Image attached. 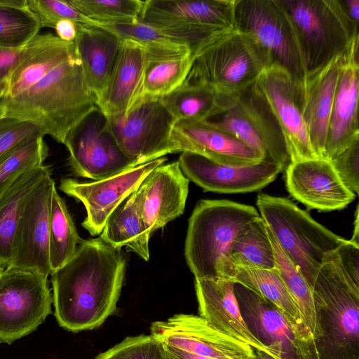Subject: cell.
Instances as JSON below:
<instances>
[{
    "label": "cell",
    "instance_id": "d6a6232c",
    "mask_svg": "<svg viewBox=\"0 0 359 359\" xmlns=\"http://www.w3.org/2000/svg\"><path fill=\"white\" fill-rule=\"evenodd\" d=\"M231 97L207 86L184 81L161 99L176 121H203L223 111Z\"/></svg>",
    "mask_w": 359,
    "mask_h": 359
},
{
    "label": "cell",
    "instance_id": "d590c367",
    "mask_svg": "<svg viewBox=\"0 0 359 359\" xmlns=\"http://www.w3.org/2000/svg\"><path fill=\"white\" fill-rule=\"evenodd\" d=\"M82 241L65 201L55 187L52 194L49 220L51 272L62 267L73 257Z\"/></svg>",
    "mask_w": 359,
    "mask_h": 359
},
{
    "label": "cell",
    "instance_id": "3957f363",
    "mask_svg": "<svg viewBox=\"0 0 359 359\" xmlns=\"http://www.w3.org/2000/svg\"><path fill=\"white\" fill-rule=\"evenodd\" d=\"M334 252L311 286L318 332L316 349L318 359H359V287L345 275Z\"/></svg>",
    "mask_w": 359,
    "mask_h": 359
},
{
    "label": "cell",
    "instance_id": "4fadbf2b",
    "mask_svg": "<svg viewBox=\"0 0 359 359\" xmlns=\"http://www.w3.org/2000/svg\"><path fill=\"white\" fill-rule=\"evenodd\" d=\"M63 144L69 165L79 177L100 180L136 166L118 145L98 107L71 128Z\"/></svg>",
    "mask_w": 359,
    "mask_h": 359
},
{
    "label": "cell",
    "instance_id": "8fae6325",
    "mask_svg": "<svg viewBox=\"0 0 359 359\" xmlns=\"http://www.w3.org/2000/svg\"><path fill=\"white\" fill-rule=\"evenodd\" d=\"M48 276L8 266L0 273V343L35 331L52 313Z\"/></svg>",
    "mask_w": 359,
    "mask_h": 359
},
{
    "label": "cell",
    "instance_id": "836d02e7",
    "mask_svg": "<svg viewBox=\"0 0 359 359\" xmlns=\"http://www.w3.org/2000/svg\"><path fill=\"white\" fill-rule=\"evenodd\" d=\"M193 60L192 53L173 57L147 56L142 81L130 107L144 98L162 97L178 88L186 79Z\"/></svg>",
    "mask_w": 359,
    "mask_h": 359
},
{
    "label": "cell",
    "instance_id": "7402d4cb",
    "mask_svg": "<svg viewBox=\"0 0 359 359\" xmlns=\"http://www.w3.org/2000/svg\"><path fill=\"white\" fill-rule=\"evenodd\" d=\"M170 142L172 154L190 151L226 165L248 166L264 160L233 135L201 121H176Z\"/></svg>",
    "mask_w": 359,
    "mask_h": 359
},
{
    "label": "cell",
    "instance_id": "cb8c5ba5",
    "mask_svg": "<svg viewBox=\"0 0 359 359\" xmlns=\"http://www.w3.org/2000/svg\"><path fill=\"white\" fill-rule=\"evenodd\" d=\"M234 284L223 277L195 278L198 316L222 333L278 359L248 329L239 309Z\"/></svg>",
    "mask_w": 359,
    "mask_h": 359
},
{
    "label": "cell",
    "instance_id": "f5cc1de1",
    "mask_svg": "<svg viewBox=\"0 0 359 359\" xmlns=\"http://www.w3.org/2000/svg\"></svg>",
    "mask_w": 359,
    "mask_h": 359
},
{
    "label": "cell",
    "instance_id": "1f68e13d",
    "mask_svg": "<svg viewBox=\"0 0 359 359\" xmlns=\"http://www.w3.org/2000/svg\"><path fill=\"white\" fill-rule=\"evenodd\" d=\"M229 266L275 268L273 250L266 224L260 216L246 224L234 238L217 266V274L220 269Z\"/></svg>",
    "mask_w": 359,
    "mask_h": 359
},
{
    "label": "cell",
    "instance_id": "ab89813d",
    "mask_svg": "<svg viewBox=\"0 0 359 359\" xmlns=\"http://www.w3.org/2000/svg\"><path fill=\"white\" fill-rule=\"evenodd\" d=\"M83 16L95 23H121L139 21L144 1L68 0Z\"/></svg>",
    "mask_w": 359,
    "mask_h": 359
},
{
    "label": "cell",
    "instance_id": "8d00e7d4",
    "mask_svg": "<svg viewBox=\"0 0 359 359\" xmlns=\"http://www.w3.org/2000/svg\"><path fill=\"white\" fill-rule=\"evenodd\" d=\"M274 253L275 269L297 304L314 342L318 337L311 288L308 282L283 251L273 233L266 224Z\"/></svg>",
    "mask_w": 359,
    "mask_h": 359
},
{
    "label": "cell",
    "instance_id": "484cf974",
    "mask_svg": "<svg viewBox=\"0 0 359 359\" xmlns=\"http://www.w3.org/2000/svg\"><path fill=\"white\" fill-rule=\"evenodd\" d=\"M74 41L86 82L97 102L102 97L116 63L122 40L95 25H76Z\"/></svg>",
    "mask_w": 359,
    "mask_h": 359
},
{
    "label": "cell",
    "instance_id": "681fc988",
    "mask_svg": "<svg viewBox=\"0 0 359 359\" xmlns=\"http://www.w3.org/2000/svg\"><path fill=\"white\" fill-rule=\"evenodd\" d=\"M355 221H354V230L353 235L351 239L350 240L351 242L359 245V229H358V208L357 207L355 214Z\"/></svg>",
    "mask_w": 359,
    "mask_h": 359
},
{
    "label": "cell",
    "instance_id": "b9f144b4",
    "mask_svg": "<svg viewBox=\"0 0 359 359\" xmlns=\"http://www.w3.org/2000/svg\"><path fill=\"white\" fill-rule=\"evenodd\" d=\"M29 10L38 20L41 28H55L62 20H68L76 25H93L67 1L27 0Z\"/></svg>",
    "mask_w": 359,
    "mask_h": 359
},
{
    "label": "cell",
    "instance_id": "52a82bcc",
    "mask_svg": "<svg viewBox=\"0 0 359 359\" xmlns=\"http://www.w3.org/2000/svg\"><path fill=\"white\" fill-rule=\"evenodd\" d=\"M259 216L252 205L228 200H200L189 219L184 245L186 262L195 278L217 277V266L234 238Z\"/></svg>",
    "mask_w": 359,
    "mask_h": 359
},
{
    "label": "cell",
    "instance_id": "30bf717a",
    "mask_svg": "<svg viewBox=\"0 0 359 359\" xmlns=\"http://www.w3.org/2000/svg\"><path fill=\"white\" fill-rule=\"evenodd\" d=\"M236 30L252 38L267 55L271 65L286 71L301 84L306 76L293 30L276 0H234Z\"/></svg>",
    "mask_w": 359,
    "mask_h": 359
},
{
    "label": "cell",
    "instance_id": "ee69618b",
    "mask_svg": "<svg viewBox=\"0 0 359 359\" xmlns=\"http://www.w3.org/2000/svg\"><path fill=\"white\" fill-rule=\"evenodd\" d=\"M334 253L345 275L359 287V245L347 240Z\"/></svg>",
    "mask_w": 359,
    "mask_h": 359
},
{
    "label": "cell",
    "instance_id": "ba28073f",
    "mask_svg": "<svg viewBox=\"0 0 359 359\" xmlns=\"http://www.w3.org/2000/svg\"><path fill=\"white\" fill-rule=\"evenodd\" d=\"M201 122L233 135L284 170L290 163L278 122L255 83L231 97L223 111Z\"/></svg>",
    "mask_w": 359,
    "mask_h": 359
},
{
    "label": "cell",
    "instance_id": "8992f818",
    "mask_svg": "<svg viewBox=\"0 0 359 359\" xmlns=\"http://www.w3.org/2000/svg\"><path fill=\"white\" fill-rule=\"evenodd\" d=\"M296 38L306 74L341 55L359 38L340 0H276Z\"/></svg>",
    "mask_w": 359,
    "mask_h": 359
},
{
    "label": "cell",
    "instance_id": "c3c4849f",
    "mask_svg": "<svg viewBox=\"0 0 359 359\" xmlns=\"http://www.w3.org/2000/svg\"><path fill=\"white\" fill-rule=\"evenodd\" d=\"M341 6L353 24L359 27V0H340Z\"/></svg>",
    "mask_w": 359,
    "mask_h": 359
},
{
    "label": "cell",
    "instance_id": "816d5d0a",
    "mask_svg": "<svg viewBox=\"0 0 359 359\" xmlns=\"http://www.w3.org/2000/svg\"><path fill=\"white\" fill-rule=\"evenodd\" d=\"M3 269H4L0 266V273L3 271Z\"/></svg>",
    "mask_w": 359,
    "mask_h": 359
},
{
    "label": "cell",
    "instance_id": "f907efd6",
    "mask_svg": "<svg viewBox=\"0 0 359 359\" xmlns=\"http://www.w3.org/2000/svg\"><path fill=\"white\" fill-rule=\"evenodd\" d=\"M256 353L258 359H276L271 356L270 355L264 353V351L256 350Z\"/></svg>",
    "mask_w": 359,
    "mask_h": 359
},
{
    "label": "cell",
    "instance_id": "60d3db41",
    "mask_svg": "<svg viewBox=\"0 0 359 359\" xmlns=\"http://www.w3.org/2000/svg\"><path fill=\"white\" fill-rule=\"evenodd\" d=\"M95 359H164L161 342L151 334L126 338Z\"/></svg>",
    "mask_w": 359,
    "mask_h": 359
},
{
    "label": "cell",
    "instance_id": "e575fe53",
    "mask_svg": "<svg viewBox=\"0 0 359 359\" xmlns=\"http://www.w3.org/2000/svg\"><path fill=\"white\" fill-rule=\"evenodd\" d=\"M94 25L112 32L121 40H130L141 45L150 57H173L192 53L185 43L140 21Z\"/></svg>",
    "mask_w": 359,
    "mask_h": 359
},
{
    "label": "cell",
    "instance_id": "5b68a950",
    "mask_svg": "<svg viewBox=\"0 0 359 359\" xmlns=\"http://www.w3.org/2000/svg\"><path fill=\"white\" fill-rule=\"evenodd\" d=\"M256 204L283 251L311 287L327 257L347 240L286 198L260 194Z\"/></svg>",
    "mask_w": 359,
    "mask_h": 359
},
{
    "label": "cell",
    "instance_id": "ac0fdd59",
    "mask_svg": "<svg viewBox=\"0 0 359 359\" xmlns=\"http://www.w3.org/2000/svg\"><path fill=\"white\" fill-rule=\"evenodd\" d=\"M151 334L190 353L216 359H258L256 349L212 327L199 316L175 314L155 321Z\"/></svg>",
    "mask_w": 359,
    "mask_h": 359
},
{
    "label": "cell",
    "instance_id": "4316f807",
    "mask_svg": "<svg viewBox=\"0 0 359 359\" xmlns=\"http://www.w3.org/2000/svg\"><path fill=\"white\" fill-rule=\"evenodd\" d=\"M74 47L52 34H37L22 47L0 102L27 89L65 59Z\"/></svg>",
    "mask_w": 359,
    "mask_h": 359
},
{
    "label": "cell",
    "instance_id": "277c9868",
    "mask_svg": "<svg viewBox=\"0 0 359 359\" xmlns=\"http://www.w3.org/2000/svg\"><path fill=\"white\" fill-rule=\"evenodd\" d=\"M193 55L184 82L207 86L226 97L235 96L252 86L271 65L256 41L236 29L213 36Z\"/></svg>",
    "mask_w": 359,
    "mask_h": 359
},
{
    "label": "cell",
    "instance_id": "5bb4252c",
    "mask_svg": "<svg viewBox=\"0 0 359 359\" xmlns=\"http://www.w3.org/2000/svg\"><path fill=\"white\" fill-rule=\"evenodd\" d=\"M55 187L50 169L27 196L13 238L9 266L50 276L49 220Z\"/></svg>",
    "mask_w": 359,
    "mask_h": 359
},
{
    "label": "cell",
    "instance_id": "f1b7e54d",
    "mask_svg": "<svg viewBox=\"0 0 359 359\" xmlns=\"http://www.w3.org/2000/svg\"><path fill=\"white\" fill-rule=\"evenodd\" d=\"M217 276L238 283L271 303L304 339L315 345L313 336L306 327L297 304L275 268L229 266L220 269Z\"/></svg>",
    "mask_w": 359,
    "mask_h": 359
},
{
    "label": "cell",
    "instance_id": "44dd1931",
    "mask_svg": "<svg viewBox=\"0 0 359 359\" xmlns=\"http://www.w3.org/2000/svg\"><path fill=\"white\" fill-rule=\"evenodd\" d=\"M189 184L178 161L157 166L142 181L136 194L150 236L184 213Z\"/></svg>",
    "mask_w": 359,
    "mask_h": 359
},
{
    "label": "cell",
    "instance_id": "7bdbcfd3",
    "mask_svg": "<svg viewBox=\"0 0 359 359\" xmlns=\"http://www.w3.org/2000/svg\"><path fill=\"white\" fill-rule=\"evenodd\" d=\"M344 186L355 195L359 193V137L329 159Z\"/></svg>",
    "mask_w": 359,
    "mask_h": 359
},
{
    "label": "cell",
    "instance_id": "6da1fadb",
    "mask_svg": "<svg viewBox=\"0 0 359 359\" xmlns=\"http://www.w3.org/2000/svg\"><path fill=\"white\" fill-rule=\"evenodd\" d=\"M126 259L100 238L83 240L73 257L50 273L55 318L76 332L100 326L116 309Z\"/></svg>",
    "mask_w": 359,
    "mask_h": 359
},
{
    "label": "cell",
    "instance_id": "7dc6e473",
    "mask_svg": "<svg viewBox=\"0 0 359 359\" xmlns=\"http://www.w3.org/2000/svg\"><path fill=\"white\" fill-rule=\"evenodd\" d=\"M57 36L60 39L72 42L76 36V26L73 22L68 20H62L55 26Z\"/></svg>",
    "mask_w": 359,
    "mask_h": 359
},
{
    "label": "cell",
    "instance_id": "e0dca14e",
    "mask_svg": "<svg viewBox=\"0 0 359 359\" xmlns=\"http://www.w3.org/2000/svg\"><path fill=\"white\" fill-rule=\"evenodd\" d=\"M255 86L264 95L282 130L290 162L318 158L303 119L300 84L284 69L270 65Z\"/></svg>",
    "mask_w": 359,
    "mask_h": 359
},
{
    "label": "cell",
    "instance_id": "f546056e",
    "mask_svg": "<svg viewBox=\"0 0 359 359\" xmlns=\"http://www.w3.org/2000/svg\"><path fill=\"white\" fill-rule=\"evenodd\" d=\"M136 191L111 214L100 238L116 250L126 247L128 251L148 261L151 236L142 216Z\"/></svg>",
    "mask_w": 359,
    "mask_h": 359
},
{
    "label": "cell",
    "instance_id": "74e56055",
    "mask_svg": "<svg viewBox=\"0 0 359 359\" xmlns=\"http://www.w3.org/2000/svg\"><path fill=\"white\" fill-rule=\"evenodd\" d=\"M40 29L27 0H0V47L22 48Z\"/></svg>",
    "mask_w": 359,
    "mask_h": 359
},
{
    "label": "cell",
    "instance_id": "2e32d148",
    "mask_svg": "<svg viewBox=\"0 0 359 359\" xmlns=\"http://www.w3.org/2000/svg\"><path fill=\"white\" fill-rule=\"evenodd\" d=\"M166 158L161 157L139 165L112 177L93 182L62 178L59 189L81 201L86 210L82 226L91 235L100 234L114 210L137 190L144 178Z\"/></svg>",
    "mask_w": 359,
    "mask_h": 359
},
{
    "label": "cell",
    "instance_id": "603a6c76",
    "mask_svg": "<svg viewBox=\"0 0 359 359\" xmlns=\"http://www.w3.org/2000/svg\"><path fill=\"white\" fill-rule=\"evenodd\" d=\"M358 41L355 39L344 54L324 147L323 158L327 160L359 137Z\"/></svg>",
    "mask_w": 359,
    "mask_h": 359
},
{
    "label": "cell",
    "instance_id": "d4e9b609",
    "mask_svg": "<svg viewBox=\"0 0 359 359\" xmlns=\"http://www.w3.org/2000/svg\"><path fill=\"white\" fill-rule=\"evenodd\" d=\"M344 54L334 57L325 66L306 74L300 84L302 116L311 144L318 158H323L328 124Z\"/></svg>",
    "mask_w": 359,
    "mask_h": 359
},
{
    "label": "cell",
    "instance_id": "4dcf8cb0",
    "mask_svg": "<svg viewBox=\"0 0 359 359\" xmlns=\"http://www.w3.org/2000/svg\"><path fill=\"white\" fill-rule=\"evenodd\" d=\"M47 165L34 168L18 176L0 193V266H9L13 241L25 202L46 172Z\"/></svg>",
    "mask_w": 359,
    "mask_h": 359
},
{
    "label": "cell",
    "instance_id": "9a60e30c",
    "mask_svg": "<svg viewBox=\"0 0 359 359\" xmlns=\"http://www.w3.org/2000/svg\"><path fill=\"white\" fill-rule=\"evenodd\" d=\"M234 291L248 329L278 359H318L315 345L271 303L238 283Z\"/></svg>",
    "mask_w": 359,
    "mask_h": 359
},
{
    "label": "cell",
    "instance_id": "83f0119b",
    "mask_svg": "<svg viewBox=\"0 0 359 359\" xmlns=\"http://www.w3.org/2000/svg\"><path fill=\"white\" fill-rule=\"evenodd\" d=\"M147 60L146 49L130 40H122L120 50L105 90L97 102L107 116L128 110L140 88Z\"/></svg>",
    "mask_w": 359,
    "mask_h": 359
},
{
    "label": "cell",
    "instance_id": "7c38bea8",
    "mask_svg": "<svg viewBox=\"0 0 359 359\" xmlns=\"http://www.w3.org/2000/svg\"><path fill=\"white\" fill-rule=\"evenodd\" d=\"M107 117L118 145L136 166L172 154L170 139L176 121L161 97L144 98Z\"/></svg>",
    "mask_w": 359,
    "mask_h": 359
},
{
    "label": "cell",
    "instance_id": "f6af8a7d",
    "mask_svg": "<svg viewBox=\"0 0 359 359\" xmlns=\"http://www.w3.org/2000/svg\"><path fill=\"white\" fill-rule=\"evenodd\" d=\"M22 49V47L20 48L0 47V97L6 88L10 75Z\"/></svg>",
    "mask_w": 359,
    "mask_h": 359
},
{
    "label": "cell",
    "instance_id": "bcb514c9",
    "mask_svg": "<svg viewBox=\"0 0 359 359\" xmlns=\"http://www.w3.org/2000/svg\"><path fill=\"white\" fill-rule=\"evenodd\" d=\"M161 344L164 359H216L190 353L163 342H161Z\"/></svg>",
    "mask_w": 359,
    "mask_h": 359
},
{
    "label": "cell",
    "instance_id": "ffe728a7",
    "mask_svg": "<svg viewBox=\"0 0 359 359\" xmlns=\"http://www.w3.org/2000/svg\"><path fill=\"white\" fill-rule=\"evenodd\" d=\"M285 170L287 191L309 209L341 210L356 197L344 186L330 161L325 158L290 162Z\"/></svg>",
    "mask_w": 359,
    "mask_h": 359
},
{
    "label": "cell",
    "instance_id": "9c48e42d",
    "mask_svg": "<svg viewBox=\"0 0 359 359\" xmlns=\"http://www.w3.org/2000/svg\"><path fill=\"white\" fill-rule=\"evenodd\" d=\"M234 0L144 1L139 21L187 44L192 53L222 32L234 29Z\"/></svg>",
    "mask_w": 359,
    "mask_h": 359
},
{
    "label": "cell",
    "instance_id": "d6986e66",
    "mask_svg": "<svg viewBox=\"0 0 359 359\" xmlns=\"http://www.w3.org/2000/svg\"><path fill=\"white\" fill-rule=\"evenodd\" d=\"M178 162L189 180L205 191L220 194L260 190L284 170L279 163L269 160L248 166L226 165L190 151L181 152Z\"/></svg>",
    "mask_w": 359,
    "mask_h": 359
},
{
    "label": "cell",
    "instance_id": "7a4b0ae2",
    "mask_svg": "<svg viewBox=\"0 0 359 359\" xmlns=\"http://www.w3.org/2000/svg\"><path fill=\"white\" fill-rule=\"evenodd\" d=\"M75 45L67 56L18 95L0 102V117L27 121L64 143L68 132L95 109Z\"/></svg>",
    "mask_w": 359,
    "mask_h": 359
},
{
    "label": "cell",
    "instance_id": "f35d334b",
    "mask_svg": "<svg viewBox=\"0 0 359 359\" xmlns=\"http://www.w3.org/2000/svg\"><path fill=\"white\" fill-rule=\"evenodd\" d=\"M43 137L42 134L28 137L0 158V193L20 175L44 165L49 149Z\"/></svg>",
    "mask_w": 359,
    "mask_h": 359
}]
</instances>
